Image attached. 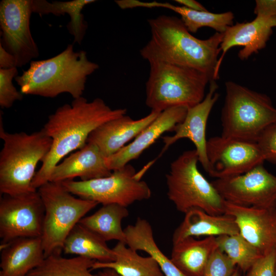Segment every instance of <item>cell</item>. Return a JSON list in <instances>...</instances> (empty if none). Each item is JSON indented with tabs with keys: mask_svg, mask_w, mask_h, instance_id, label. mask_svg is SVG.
Wrapping results in <instances>:
<instances>
[{
	"mask_svg": "<svg viewBox=\"0 0 276 276\" xmlns=\"http://www.w3.org/2000/svg\"><path fill=\"white\" fill-rule=\"evenodd\" d=\"M126 114V109H112L101 98L89 102L82 96L58 108L42 128L52 144L36 173L33 187L37 190L49 181L54 167L68 154L83 147L97 128Z\"/></svg>",
	"mask_w": 276,
	"mask_h": 276,
	"instance_id": "cell-1",
	"label": "cell"
},
{
	"mask_svg": "<svg viewBox=\"0 0 276 276\" xmlns=\"http://www.w3.org/2000/svg\"><path fill=\"white\" fill-rule=\"evenodd\" d=\"M148 24L151 37L140 51L144 59L193 68L215 80L223 33L216 32L208 39H200L191 34L181 19L165 15L149 19Z\"/></svg>",
	"mask_w": 276,
	"mask_h": 276,
	"instance_id": "cell-2",
	"label": "cell"
},
{
	"mask_svg": "<svg viewBox=\"0 0 276 276\" xmlns=\"http://www.w3.org/2000/svg\"><path fill=\"white\" fill-rule=\"evenodd\" d=\"M98 68L85 51H74L73 44H69L54 57L32 60L14 79L22 94L54 98L66 93L76 99L82 96L87 77Z\"/></svg>",
	"mask_w": 276,
	"mask_h": 276,
	"instance_id": "cell-3",
	"label": "cell"
},
{
	"mask_svg": "<svg viewBox=\"0 0 276 276\" xmlns=\"http://www.w3.org/2000/svg\"><path fill=\"white\" fill-rule=\"evenodd\" d=\"M1 116L0 137L4 141L0 153V193L17 195L36 191L32 186L39 162L49 152L52 140L43 129L28 134L8 133Z\"/></svg>",
	"mask_w": 276,
	"mask_h": 276,
	"instance_id": "cell-4",
	"label": "cell"
},
{
	"mask_svg": "<svg viewBox=\"0 0 276 276\" xmlns=\"http://www.w3.org/2000/svg\"><path fill=\"white\" fill-rule=\"evenodd\" d=\"M150 72L146 83V104L160 112L176 106L188 108L201 102L211 78L198 70L155 60L148 62Z\"/></svg>",
	"mask_w": 276,
	"mask_h": 276,
	"instance_id": "cell-5",
	"label": "cell"
},
{
	"mask_svg": "<svg viewBox=\"0 0 276 276\" xmlns=\"http://www.w3.org/2000/svg\"><path fill=\"white\" fill-rule=\"evenodd\" d=\"M225 85L221 136L257 143L262 131L276 121V108L270 98L234 82L227 81Z\"/></svg>",
	"mask_w": 276,
	"mask_h": 276,
	"instance_id": "cell-6",
	"label": "cell"
},
{
	"mask_svg": "<svg viewBox=\"0 0 276 276\" xmlns=\"http://www.w3.org/2000/svg\"><path fill=\"white\" fill-rule=\"evenodd\" d=\"M195 149L184 151L170 164L166 174L167 196L176 209L185 214L200 209L213 215L225 214V200L199 171Z\"/></svg>",
	"mask_w": 276,
	"mask_h": 276,
	"instance_id": "cell-7",
	"label": "cell"
},
{
	"mask_svg": "<svg viewBox=\"0 0 276 276\" xmlns=\"http://www.w3.org/2000/svg\"><path fill=\"white\" fill-rule=\"evenodd\" d=\"M37 191L44 208L41 238L45 257L62 251L64 241L73 228L99 203L76 198L61 182L48 181Z\"/></svg>",
	"mask_w": 276,
	"mask_h": 276,
	"instance_id": "cell-8",
	"label": "cell"
},
{
	"mask_svg": "<svg viewBox=\"0 0 276 276\" xmlns=\"http://www.w3.org/2000/svg\"><path fill=\"white\" fill-rule=\"evenodd\" d=\"M154 162H149L138 172L128 164L108 176L88 180H66L61 183L69 192L81 198L102 205L118 204L127 207L151 197V190L142 177Z\"/></svg>",
	"mask_w": 276,
	"mask_h": 276,
	"instance_id": "cell-9",
	"label": "cell"
},
{
	"mask_svg": "<svg viewBox=\"0 0 276 276\" xmlns=\"http://www.w3.org/2000/svg\"><path fill=\"white\" fill-rule=\"evenodd\" d=\"M226 202L235 205L262 209H276V176L263 164L237 176L212 182Z\"/></svg>",
	"mask_w": 276,
	"mask_h": 276,
	"instance_id": "cell-10",
	"label": "cell"
},
{
	"mask_svg": "<svg viewBox=\"0 0 276 276\" xmlns=\"http://www.w3.org/2000/svg\"><path fill=\"white\" fill-rule=\"evenodd\" d=\"M44 208L36 191L0 199L1 245L19 238L41 237Z\"/></svg>",
	"mask_w": 276,
	"mask_h": 276,
	"instance_id": "cell-11",
	"label": "cell"
},
{
	"mask_svg": "<svg viewBox=\"0 0 276 276\" xmlns=\"http://www.w3.org/2000/svg\"><path fill=\"white\" fill-rule=\"evenodd\" d=\"M32 0H2L0 3L1 44L21 67L39 56L30 24Z\"/></svg>",
	"mask_w": 276,
	"mask_h": 276,
	"instance_id": "cell-12",
	"label": "cell"
},
{
	"mask_svg": "<svg viewBox=\"0 0 276 276\" xmlns=\"http://www.w3.org/2000/svg\"><path fill=\"white\" fill-rule=\"evenodd\" d=\"M208 174L223 178L244 174L265 161L257 143L240 141L222 136L207 141Z\"/></svg>",
	"mask_w": 276,
	"mask_h": 276,
	"instance_id": "cell-13",
	"label": "cell"
},
{
	"mask_svg": "<svg viewBox=\"0 0 276 276\" xmlns=\"http://www.w3.org/2000/svg\"><path fill=\"white\" fill-rule=\"evenodd\" d=\"M209 83V92L204 99L197 105L188 108L183 120L174 127L173 130L174 134L162 137L164 146L158 157L176 141L187 138L194 144L199 162L208 173L209 165L206 154V127L211 111L219 98L216 81L212 80Z\"/></svg>",
	"mask_w": 276,
	"mask_h": 276,
	"instance_id": "cell-14",
	"label": "cell"
},
{
	"mask_svg": "<svg viewBox=\"0 0 276 276\" xmlns=\"http://www.w3.org/2000/svg\"><path fill=\"white\" fill-rule=\"evenodd\" d=\"M274 27H276V15L265 14H257L251 21L237 22L228 27L220 44L222 53L218 59L214 80L219 77L221 64L228 50L235 46L243 47L238 55L241 60H246L266 47Z\"/></svg>",
	"mask_w": 276,
	"mask_h": 276,
	"instance_id": "cell-15",
	"label": "cell"
},
{
	"mask_svg": "<svg viewBox=\"0 0 276 276\" xmlns=\"http://www.w3.org/2000/svg\"><path fill=\"white\" fill-rule=\"evenodd\" d=\"M225 214L234 217L239 234L262 255L276 248V209L245 207L225 201Z\"/></svg>",
	"mask_w": 276,
	"mask_h": 276,
	"instance_id": "cell-16",
	"label": "cell"
},
{
	"mask_svg": "<svg viewBox=\"0 0 276 276\" xmlns=\"http://www.w3.org/2000/svg\"><path fill=\"white\" fill-rule=\"evenodd\" d=\"M188 108L185 106H176L160 112L132 142L113 155L106 157L108 168L113 171L137 158L163 133L173 131L174 127L185 119Z\"/></svg>",
	"mask_w": 276,
	"mask_h": 276,
	"instance_id": "cell-17",
	"label": "cell"
},
{
	"mask_svg": "<svg viewBox=\"0 0 276 276\" xmlns=\"http://www.w3.org/2000/svg\"><path fill=\"white\" fill-rule=\"evenodd\" d=\"M160 112L151 111L146 116L133 120L124 115L99 126L89 135L87 142L96 145L106 157L117 152L134 139Z\"/></svg>",
	"mask_w": 276,
	"mask_h": 276,
	"instance_id": "cell-18",
	"label": "cell"
},
{
	"mask_svg": "<svg viewBox=\"0 0 276 276\" xmlns=\"http://www.w3.org/2000/svg\"><path fill=\"white\" fill-rule=\"evenodd\" d=\"M112 172L99 148L94 144L87 142L54 167L49 181L61 182L75 177L88 180L108 176Z\"/></svg>",
	"mask_w": 276,
	"mask_h": 276,
	"instance_id": "cell-19",
	"label": "cell"
},
{
	"mask_svg": "<svg viewBox=\"0 0 276 276\" xmlns=\"http://www.w3.org/2000/svg\"><path fill=\"white\" fill-rule=\"evenodd\" d=\"M44 258L41 237L16 239L1 245L0 276H26Z\"/></svg>",
	"mask_w": 276,
	"mask_h": 276,
	"instance_id": "cell-20",
	"label": "cell"
},
{
	"mask_svg": "<svg viewBox=\"0 0 276 276\" xmlns=\"http://www.w3.org/2000/svg\"><path fill=\"white\" fill-rule=\"evenodd\" d=\"M185 215L173 234V244L189 237L239 234L235 219L230 215H213L197 208L190 210Z\"/></svg>",
	"mask_w": 276,
	"mask_h": 276,
	"instance_id": "cell-21",
	"label": "cell"
},
{
	"mask_svg": "<svg viewBox=\"0 0 276 276\" xmlns=\"http://www.w3.org/2000/svg\"><path fill=\"white\" fill-rule=\"evenodd\" d=\"M218 248L216 237H189L173 244L170 259L186 276H203L206 264Z\"/></svg>",
	"mask_w": 276,
	"mask_h": 276,
	"instance_id": "cell-22",
	"label": "cell"
},
{
	"mask_svg": "<svg viewBox=\"0 0 276 276\" xmlns=\"http://www.w3.org/2000/svg\"><path fill=\"white\" fill-rule=\"evenodd\" d=\"M113 261H95L91 270L110 269L121 276H165L156 262L151 257H143L125 243L118 242L112 248Z\"/></svg>",
	"mask_w": 276,
	"mask_h": 276,
	"instance_id": "cell-23",
	"label": "cell"
},
{
	"mask_svg": "<svg viewBox=\"0 0 276 276\" xmlns=\"http://www.w3.org/2000/svg\"><path fill=\"white\" fill-rule=\"evenodd\" d=\"M124 229L125 244L135 251L147 252L156 262L165 276H186L159 249L147 220L139 217L134 224L128 225Z\"/></svg>",
	"mask_w": 276,
	"mask_h": 276,
	"instance_id": "cell-24",
	"label": "cell"
},
{
	"mask_svg": "<svg viewBox=\"0 0 276 276\" xmlns=\"http://www.w3.org/2000/svg\"><path fill=\"white\" fill-rule=\"evenodd\" d=\"M62 250L65 254L75 255L96 261L107 262L115 260L114 251L106 242L79 223L65 239Z\"/></svg>",
	"mask_w": 276,
	"mask_h": 276,
	"instance_id": "cell-25",
	"label": "cell"
},
{
	"mask_svg": "<svg viewBox=\"0 0 276 276\" xmlns=\"http://www.w3.org/2000/svg\"><path fill=\"white\" fill-rule=\"evenodd\" d=\"M128 215L127 207L118 204H108L102 205L93 214L84 217L79 223L106 242L114 240L125 243L122 222Z\"/></svg>",
	"mask_w": 276,
	"mask_h": 276,
	"instance_id": "cell-26",
	"label": "cell"
},
{
	"mask_svg": "<svg viewBox=\"0 0 276 276\" xmlns=\"http://www.w3.org/2000/svg\"><path fill=\"white\" fill-rule=\"evenodd\" d=\"M142 7L167 8L179 14L181 20L190 32L195 33L202 27H210L216 32L223 33L228 27L233 25L234 14L231 11L220 13L207 11H196L182 6H175L168 3L142 2Z\"/></svg>",
	"mask_w": 276,
	"mask_h": 276,
	"instance_id": "cell-27",
	"label": "cell"
},
{
	"mask_svg": "<svg viewBox=\"0 0 276 276\" xmlns=\"http://www.w3.org/2000/svg\"><path fill=\"white\" fill-rule=\"evenodd\" d=\"M95 2L94 0H73L49 2L45 0H32V10L33 13L40 16L49 14L60 16L67 13L71 19L67 25V30L74 36V43L80 44L87 28L82 10L87 5Z\"/></svg>",
	"mask_w": 276,
	"mask_h": 276,
	"instance_id": "cell-28",
	"label": "cell"
},
{
	"mask_svg": "<svg viewBox=\"0 0 276 276\" xmlns=\"http://www.w3.org/2000/svg\"><path fill=\"white\" fill-rule=\"evenodd\" d=\"M61 253L57 251L45 257L26 276H98L90 272L96 261L80 256L65 258Z\"/></svg>",
	"mask_w": 276,
	"mask_h": 276,
	"instance_id": "cell-29",
	"label": "cell"
},
{
	"mask_svg": "<svg viewBox=\"0 0 276 276\" xmlns=\"http://www.w3.org/2000/svg\"><path fill=\"white\" fill-rule=\"evenodd\" d=\"M218 248L244 272L263 255L240 234L216 237Z\"/></svg>",
	"mask_w": 276,
	"mask_h": 276,
	"instance_id": "cell-30",
	"label": "cell"
},
{
	"mask_svg": "<svg viewBox=\"0 0 276 276\" xmlns=\"http://www.w3.org/2000/svg\"><path fill=\"white\" fill-rule=\"evenodd\" d=\"M17 67L0 68V106L9 108L15 101L21 100L22 94L13 85L12 80L17 76Z\"/></svg>",
	"mask_w": 276,
	"mask_h": 276,
	"instance_id": "cell-31",
	"label": "cell"
},
{
	"mask_svg": "<svg viewBox=\"0 0 276 276\" xmlns=\"http://www.w3.org/2000/svg\"><path fill=\"white\" fill-rule=\"evenodd\" d=\"M235 265L218 248L210 257L203 276H231L235 270Z\"/></svg>",
	"mask_w": 276,
	"mask_h": 276,
	"instance_id": "cell-32",
	"label": "cell"
},
{
	"mask_svg": "<svg viewBox=\"0 0 276 276\" xmlns=\"http://www.w3.org/2000/svg\"><path fill=\"white\" fill-rule=\"evenodd\" d=\"M257 143L265 161L276 164V121L262 131Z\"/></svg>",
	"mask_w": 276,
	"mask_h": 276,
	"instance_id": "cell-33",
	"label": "cell"
},
{
	"mask_svg": "<svg viewBox=\"0 0 276 276\" xmlns=\"http://www.w3.org/2000/svg\"><path fill=\"white\" fill-rule=\"evenodd\" d=\"M276 248L263 255L247 271L246 276H275Z\"/></svg>",
	"mask_w": 276,
	"mask_h": 276,
	"instance_id": "cell-34",
	"label": "cell"
},
{
	"mask_svg": "<svg viewBox=\"0 0 276 276\" xmlns=\"http://www.w3.org/2000/svg\"><path fill=\"white\" fill-rule=\"evenodd\" d=\"M254 13L276 15V0H257Z\"/></svg>",
	"mask_w": 276,
	"mask_h": 276,
	"instance_id": "cell-35",
	"label": "cell"
},
{
	"mask_svg": "<svg viewBox=\"0 0 276 276\" xmlns=\"http://www.w3.org/2000/svg\"><path fill=\"white\" fill-rule=\"evenodd\" d=\"M13 67H17L15 58L0 43V68L9 69Z\"/></svg>",
	"mask_w": 276,
	"mask_h": 276,
	"instance_id": "cell-36",
	"label": "cell"
},
{
	"mask_svg": "<svg viewBox=\"0 0 276 276\" xmlns=\"http://www.w3.org/2000/svg\"><path fill=\"white\" fill-rule=\"evenodd\" d=\"M180 6L188 9L196 11H207V10L199 2L194 0H175Z\"/></svg>",
	"mask_w": 276,
	"mask_h": 276,
	"instance_id": "cell-37",
	"label": "cell"
},
{
	"mask_svg": "<svg viewBox=\"0 0 276 276\" xmlns=\"http://www.w3.org/2000/svg\"><path fill=\"white\" fill-rule=\"evenodd\" d=\"M99 271L98 276H121L114 270L110 269H104Z\"/></svg>",
	"mask_w": 276,
	"mask_h": 276,
	"instance_id": "cell-38",
	"label": "cell"
},
{
	"mask_svg": "<svg viewBox=\"0 0 276 276\" xmlns=\"http://www.w3.org/2000/svg\"><path fill=\"white\" fill-rule=\"evenodd\" d=\"M231 276H240L238 270H235Z\"/></svg>",
	"mask_w": 276,
	"mask_h": 276,
	"instance_id": "cell-39",
	"label": "cell"
},
{
	"mask_svg": "<svg viewBox=\"0 0 276 276\" xmlns=\"http://www.w3.org/2000/svg\"><path fill=\"white\" fill-rule=\"evenodd\" d=\"M275 276H276V265H275Z\"/></svg>",
	"mask_w": 276,
	"mask_h": 276,
	"instance_id": "cell-40",
	"label": "cell"
}]
</instances>
